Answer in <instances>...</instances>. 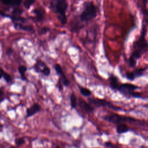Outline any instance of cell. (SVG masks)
<instances>
[{
    "mask_svg": "<svg viewBox=\"0 0 148 148\" xmlns=\"http://www.w3.org/2000/svg\"><path fill=\"white\" fill-rule=\"evenodd\" d=\"M34 69L36 72L40 73L45 76H49L51 73L50 68L46 64L45 62L41 60L36 61L34 66Z\"/></svg>",
    "mask_w": 148,
    "mask_h": 148,
    "instance_id": "obj_8",
    "label": "cell"
},
{
    "mask_svg": "<svg viewBox=\"0 0 148 148\" xmlns=\"http://www.w3.org/2000/svg\"><path fill=\"white\" fill-rule=\"evenodd\" d=\"M27 70V67L25 65H21L18 66V73H19V74L20 75L21 79L23 80H27V77L25 76V72H26Z\"/></svg>",
    "mask_w": 148,
    "mask_h": 148,
    "instance_id": "obj_17",
    "label": "cell"
},
{
    "mask_svg": "<svg viewBox=\"0 0 148 148\" xmlns=\"http://www.w3.org/2000/svg\"><path fill=\"white\" fill-rule=\"evenodd\" d=\"M88 102L91 105H92L94 107L99 108V107L106 106L114 111H118V110H121V108L120 107L114 105L112 102L105 99H100L97 98H88Z\"/></svg>",
    "mask_w": 148,
    "mask_h": 148,
    "instance_id": "obj_6",
    "label": "cell"
},
{
    "mask_svg": "<svg viewBox=\"0 0 148 148\" xmlns=\"http://www.w3.org/2000/svg\"><path fill=\"white\" fill-rule=\"evenodd\" d=\"M15 144L18 146H20L21 145H23V144L25 143V140L24 138H16L14 140Z\"/></svg>",
    "mask_w": 148,
    "mask_h": 148,
    "instance_id": "obj_22",
    "label": "cell"
},
{
    "mask_svg": "<svg viewBox=\"0 0 148 148\" xmlns=\"http://www.w3.org/2000/svg\"><path fill=\"white\" fill-rule=\"evenodd\" d=\"M42 108L40 105L38 103H35L32 105H31L29 108H27L26 109V116L29 118L37 113H39L41 110Z\"/></svg>",
    "mask_w": 148,
    "mask_h": 148,
    "instance_id": "obj_11",
    "label": "cell"
},
{
    "mask_svg": "<svg viewBox=\"0 0 148 148\" xmlns=\"http://www.w3.org/2000/svg\"><path fill=\"white\" fill-rule=\"evenodd\" d=\"M23 0H1V2L10 7H19L20 4L21 3Z\"/></svg>",
    "mask_w": 148,
    "mask_h": 148,
    "instance_id": "obj_16",
    "label": "cell"
},
{
    "mask_svg": "<svg viewBox=\"0 0 148 148\" xmlns=\"http://www.w3.org/2000/svg\"><path fill=\"white\" fill-rule=\"evenodd\" d=\"M14 27L16 29L22 30L25 31H32L34 29L33 26L31 25H26L25 23H14Z\"/></svg>",
    "mask_w": 148,
    "mask_h": 148,
    "instance_id": "obj_14",
    "label": "cell"
},
{
    "mask_svg": "<svg viewBox=\"0 0 148 148\" xmlns=\"http://www.w3.org/2000/svg\"><path fill=\"white\" fill-rule=\"evenodd\" d=\"M78 88L79 89V91H80V93L84 97H88L91 95L92 92L91 91V90L90 89H88L87 88H86V87H82V86H78Z\"/></svg>",
    "mask_w": 148,
    "mask_h": 148,
    "instance_id": "obj_19",
    "label": "cell"
},
{
    "mask_svg": "<svg viewBox=\"0 0 148 148\" xmlns=\"http://www.w3.org/2000/svg\"><path fill=\"white\" fill-rule=\"evenodd\" d=\"M49 31V28H48L47 27H43L40 30V33L42 34H46L47 32H48Z\"/></svg>",
    "mask_w": 148,
    "mask_h": 148,
    "instance_id": "obj_23",
    "label": "cell"
},
{
    "mask_svg": "<svg viewBox=\"0 0 148 148\" xmlns=\"http://www.w3.org/2000/svg\"><path fill=\"white\" fill-rule=\"evenodd\" d=\"M1 76L4 79L6 83H10L12 82V77L11 76L4 71L2 68L1 69Z\"/></svg>",
    "mask_w": 148,
    "mask_h": 148,
    "instance_id": "obj_20",
    "label": "cell"
},
{
    "mask_svg": "<svg viewBox=\"0 0 148 148\" xmlns=\"http://www.w3.org/2000/svg\"><path fill=\"white\" fill-rule=\"evenodd\" d=\"M54 68L57 73V74L60 77V80H59V88L60 90H62V86H61V83L66 86L68 87L69 84H70V82L69 80L68 79V78L66 77V76H65L62 67L61 66V65L58 64H56L54 65Z\"/></svg>",
    "mask_w": 148,
    "mask_h": 148,
    "instance_id": "obj_7",
    "label": "cell"
},
{
    "mask_svg": "<svg viewBox=\"0 0 148 148\" xmlns=\"http://www.w3.org/2000/svg\"><path fill=\"white\" fill-rule=\"evenodd\" d=\"M116 130L117 134H122L128 132L130 128L125 123H121L116 125Z\"/></svg>",
    "mask_w": 148,
    "mask_h": 148,
    "instance_id": "obj_15",
    "label": "cell"
},
{
    "mask_svg": "<svg viewBox=\"0 0 148 148\" xmlns=\"http://www.w3.org/2000/svg\"><path fill=\"white\" fill-rule=\"evenodd\" d=\"M32 12L35 14V17L37 21H41L43 20L45 17V12L42 8H35L34 10H33Z\"/></svg>",
    "mask_w": 148,
    "mask_h": 148,
    "instance_id": "obj_13",
    "label": "cell"
},
{
    "mask_svg": "<svg viewBox=\"0 0 148 148\" xmlns=\"http://www.w3.org/2000/svg\"><path fill=\"white\" fill-rule=\"evenodd\" d=\"M103 119L108 122L118 124L121 123H135L137 120L131 117L125 116L115 113H111L103 117Z\"/></svg>",
    "mask_w": 148,
    "mask_h": 148,
    "instance_id": "obj_5",
    "label": "cell"
},
{
    "mask_svg": "<svg viewBox=\"0 0 148 148\" xmlns=\"http://www.w3.org/2000/svg\"><path fill=\"white\" fill-rule=\"evenodd\" d=\"M139 88V87L135 84L125 83H120L117 91H119L123 95L132 97L135 98H141L142 95L140 92L135 91L136 90Z\"/></svg>",
    "mask_w": 148,
    "mask_h": 148,
    "instance_id": "obj_4",
    "label": "cell"
},
{
    "mask_svg": "<svg viewBox=\"0 0 148 148\" xmlns=\"http://www.w3.org/2000/svg\"><path fill=\"white\" fill-rule=\"evenodd\" d=\"M35 2V0H23V5L25 9H29Z\"/></svg>",
    "mask_w": 148,
    "mask_h": 148,
    "instance_id": "obj_21",
    "label": "cell"
},
{
    "mask_svg": "<svg viewBox=\"0 0 148 148\" xmlns=\"http://www.w3.org/2000/svg\"><path fill=\"white\" fill-rule=\"evenodd\" d=\"M67 0H51L50 8L56 14V17L61 24L67 23L66 10L68 9Z\"/></svg>",
    "mask_w": 148,
    "mask_h": 148,
    "instance_id": "obj_2",
    "label": "cell"
},
{
    "mask_svg": "<svg viewBox=\"0 0 148 148\" xmlns=\"http://www.w3.org/2000/svg\"><path fill=\"white\" fill-rule=\"evenodd\" d=\"M109 81L110 87L113 90L117 91V90L120 84L117 77L113 74H111L109 77Z\"/></svg>",
    "mask_w": 148,
    "mask_h": 148,
    "instance_id": "obj_12",
    "label": "cell"
},
{
    "mask_svg": "<svg viewBox=\"0 0 148 148\" xmlns=\"http://www.w3.org/2000/svg\"><path fill=\"white\" fill-rule=\"evenodd\" d=\"M146 68H139L134 69L132 72H127L125 74V77L130 80V81H133L136 78L141 77L143 75L145 71H146Z\"/></svg>",
    "mask_w": 148,
    "mask_h": 148,
    "instance_id": "obj_9",
    "label": "cell"
},
{
    "mask_svg": "<svg viewBox=\"0 0 148 148\" xmlns=\"http://www.w3.org/2000/svg\"><path fill=\"white\" fill-rule=\"evenodd\" d=\"M55 148H61L60 146H56Z\"/></svg>",
    "mask_w": 148,
    "mask_h": 148,
    "instance_id": "obj_24",
    "label": "cell"
},
{
    "mask_svg": "<svg viewBox=\"0 0 148 148\" xmlns=\"http://www.w3.org/2000/svg\"><path fill=\"white\" fill-rule=\"evenodd\" d=\"M69 101H70V105L72 109H76L77 105V98L74 92H72L69 97Z\"/></svg>",
    "mask_w": 148,
    "mask_h": 148,
    "instance_id": "obj_18",
    "label": "cell"
},
{
    "mask_svg": "<svg viewBox=\"0 0 148 148\" xmlns=\"http://www.w3.org/2000/svg\"><path fill=\"white\" fill-rule=\"evenodd\" d=\"M97 14V7L92 1L84 2L83 10L79 14V18L83 22H88L94 20Z\"/></svg>",
    "mask_w": 148,
    "mask_h": 148,
    "instance_id": "obj_3",
    "label": "cell"
},
{
    "mask_svg": "<svg viewBox=\"0 0 148 148\" xmlns=\"http://www.w3.org/2000/svg\"><path fill=\"white\" fill-rule=\"evenodd\" d=\"M146 25L142 24L140 34L136 40L133 43L132 51L128 59L129 65L131 68L135 66L136 61L139 59L143 54L148 51V42L146 38Z\"/></svg>",
    "mask_w": 148,
    "mask_h": 148,
    "instance_id": "obj_1",
    "label": "cell"
},
{
    "mask_svg": "<svg viewBox=\"0 0 148 148\" xmlns=\"http://www.w3.org/2000/svg\"><path fill=\"white\" fill-rule=\"evenodd\" d=\"M77 105L83 110L87 113H92L94 111V107L89 102H87L81 98H79Z\"/></svg>",
    "mask_w": 148,
    "mask_h": 148,
    "instance_id": "obj_10",
    "label": "cell"
},
{
    "mask_svg": "<svg viewBox=\"0 0 148 148\" xmlns=\"http://www.w3.org/2000/svg\"><path fill=\"white\" fill-rule=\"evenodd\" d=\"M94 148H100V147H94Z\"/></svg>",
    "mask_w": 148,
    "mask_h": 148,
    "instance_id": "obj_25",
    "label": "cell"
}]
</instances>
